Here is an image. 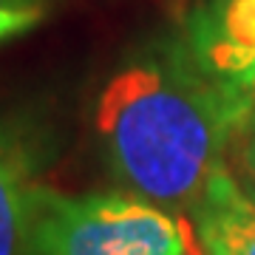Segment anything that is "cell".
Here are the masks:
<instances>
[{"label": "cell", "mask_w": 255, "mask_h": 255, "mask_svg": "<svg viewBox=\"0 0 255 255\" xmlns=\"http://www.w3.org/2000/svg\"><path fill=\"white\" fill-rule=\"evenodd\" d=\"M193 230L167 210L128 193L43 190L28 255H187Z\"/></svg>", "instance_id": "obj_2"}, {"label": "cell", "mask_w": 255, "mask_h": 255, "mask_svg": "<svg viewBox=\"0 0 255 255\" xmlns=\"http://www.w3.org/2000/svg\"><path fill=\"white\" fill-rule=\"evenodd\" d=\"M227 156H230V162H233V167L244 176L247 184H241V187L255 196V130L236 133L233 142H230Z\"/></svg>", "instance_id": "obj_6"}, {"label": "cell", "mask_w": 255, "mask_h": 255, "mask_svg": "<svg viewBox=\"0 0 255 255\" xmlns=\"http://www.w3.org/2000/svg\"><path fill=\"white\" fill-rule=\"evenodd\" d=\"M190 221L204 255H255V199L227 164L201 190Z\"/></svg>", "instance_id": "obj_5"}, {"label": "cell", "mask_w": 255, "mask_h": 255, "mask_svg": "<svg viewBox=\"0 0 255 255\" xmlns=\"http://www.w3.org/2000/svg\"><path fill=\"white\" fill-rule=\"evenodd\" d=\"M54 136L31 114L0 117V255H23L43 199Z\"/></svg>", "instance_id": "obj_3"}, {"label": "cell", "mask_w": 255, "mask_h": 255, "mask_svg": "<svg viewBox=\"0 0 255 255\" xmlns=\"http://www.w3.org/2000/svg\"><path fill=\"white\" fill-rule=\"evenodd\" d=\"M179 40L193 63L230 91L255 80V0H187Z\"/></svg>", "instance_id": "obj_4"}, {"label": "cell", "mask_w": 255, "mask_h": 255, "mask_svg": "<svg viewBox=\"0 0 255 255\" xmlns=\"http://www.w3.org/2000/svg\"><path fill=\"white\" fill-rule=\"evenodd\" d=\"M250 196H253V193H250ZM253 199H255V196H253Z\"/></svg>", "instance_id": "obj_11"}, {"label": "cell", "mask_w": 255, "mask_h": 255, "mask_svg": "<svg viewBox=\"0 0 255 255\" xmlns=\"http://www.w3.org/2000/svg\"><path fill=\"white\" fill-rule=\"evenodd\" d=\"M170 3H173V6H176V9H179V11H182L184 6H187V0H170Z\"/></svg>", "instance_id": "obj_10"}, {"label": "cell", "mask_w": 255, "mask_h": 255, "mask_svg": "<svg viewBox=\"0 0 255 255\" xmlns=\"http://www.w3.org/2000/svg\"><path fill=\"white\" fill-rule=\"evenodd\" d=\"M187 255H193V253H187Z\"/></svg>", "instance_id": "obj_12"}, {"label": "cell", "mask_w": 255, "mask_h": 255, "mask_svg": "<svg viewBox=\"0 0 255 255\" xmlns=\"http://www.w3.org/2000/svg\"><path fill=\"white\" fill-rule=\"evenodd\" d=\"M46 14H37V11H3L0 9V40H9L17 37L28 28H34Z\"/></svg>", "instance_id": "obj_7"}, {"label": "cell", "mask_w": 255, "mask_h": 255, "mask_svg": "<svg viewBox=\"0 0 255 255\" xmlns=\"http://www.w3.org/2000/svg\"><path fill=\"white\" fill-rule=\"evenodd\" d=\"M46 3L48 0H0L3 11H37L46 14Z\"/></svg>", "instance_id": "obj_9"}, {"label": "cell", "mask_w": 255, "mask_h": 255, "mask_svg": "<svg viewBox=\"0 0 255 255\" xmlns=\"http://www.w3.org/2000/svg\"><path fill=\"white\" fill-rule=\"evenodd\" d=\"M97 133L111 173L156 207L187 210L227 164L238 100L190 60L182 40H156L105 82Z\"/></svg>", "instance_id": "obj_1"}, {"label": "cell", "mask_w": 255, "mask_h": 255, "mask_svg": "<svg viewBox=\"0 0 255 255\" xmlns=\"http://www.w3.org/2000/svg\"><path fill=\"white\" fill-rule=\"evenodd\" d=\"M236 100H238V133L255 130V80L247 82L244 88H238Z\"/></svg>", "instance_id": "obj_8"}]
</instances>
